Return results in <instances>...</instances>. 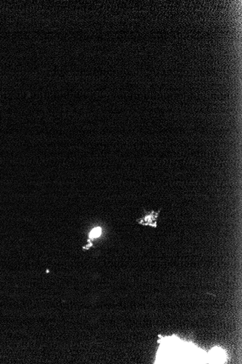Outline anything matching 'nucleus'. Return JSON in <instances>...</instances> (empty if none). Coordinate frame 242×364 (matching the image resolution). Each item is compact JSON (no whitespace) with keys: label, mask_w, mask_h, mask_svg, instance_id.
<instances>
[{"label":"nucleus","mask_w":242,"mask_h":364,"mask_svg":"<svg viewBox=\"0 0 242 364\" xmlns=\"http://www.w3.org/2000/svg\"><path fill=\"white\" fill-rule=\"evenodd\" d=\"M211 355L214 360L217 362H223L225 359V354L223 350L218 348V347L212 350Z\"/></svg>","instance_id":"obj_1"},{"label":"nucleus","mask_w":242,"mask_h":364,"mask_svg":"<svg viewBox=\"0 0 242 364\" xmlns=\"http://www.w3.org/2000/svg\"><path fill=\"white\" fill-rule=\"evenodd\" d=\"M101 233H102L101 228H94V230H92V232L90 233V237L93 238V239H94V238H97V237H99L100 235H101Z\"/></svg>","instance_id":"obj_2"}]
</instances>
